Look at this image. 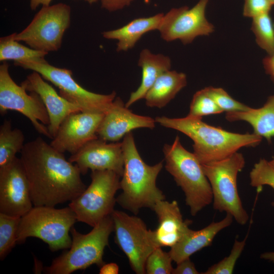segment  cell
Returning a JSON list of instances; mask_svg holds the SVG:
<instances>
[{"instance_id":"19","label":"cell","mask_w":274,"mask_h":274,"mask_svg":"<svg viewBox=\"0 0 274 274\" xmlns=\"http://www.w3.org/2000/svg\"><path fill=\"white\" fill-rule=\"evenodd\" d=\"M156 213L159 224L154 230H150L151 240L157 247H172L179 243L189 231L192 221L185 220L176 200L157 201L153 210Z\"/></svg>"},{"instance_id":"18","label":"cell","mask_w":274,"mask_h":274,"mask_svg":"<svg viewBox=\"0 0 274 274\" xmlns=\"http://www.w3.org/2000/svg\"><path fill=\"white\" fill-rule=\"evenodd\" d=\"M27 91L37 93L42 99L49 115L50 124L47 126L52 139L64 119L69 115L82 112L81 108L58 94L36 72L28 75L21 84Z\"/></svg>"},{"instance_id":"22","label":"cell","mask_w":274,"mask_h":274,"mask_svg":"<svg viewBox=\"0 0 274 274\" xmlns=\"http://www.w3.org/2000/svg\"><path fill=\"white\" fill-rule=\"evenodd\" d=\"M163 15L158 13L135 18L119 28L102 32V36L108 40L118 41L117 52L127 51L133 48L145 33L158 30Z\"/></svg>"},{"instance_id":"9","label":"cell","mask_w":274,"mask_h":274,"mask_svg":"<svg viewBox=\"0 0 274 274\" xmlns=\"http://www.w3.org/2000/svg\"><path fill=\"white\" fill-rule=\"evenodd\" d=\"M15 65L38 73L59 89V94L81 108L82 112L106 113L116 97V92L101 94L89 91L73 78L72 71L49 64L46 60L14 62Z\"/></svg>"},{"instance_id":"23","label":"cell","mask_w":274,"mask_h":274,"mask_svg":"<svg viewBox=\"0 0 274 274\" xmlns=\"http://www.w3.org/2000/svg\"><path fill=\"white\" fill-rule=\"evenodd\" d=\"M225 118L230 122L244 121L253 127L254 133L268 142L274 137V94L268 97L263 107L247 111L228 112Z\"/></svg>"},{"instance_id":"42","label":"cell","mask_w":274,"mask_h":274,"mask_svg":"<svg viewBox=\"0 0 274 274\" xmlns=\"http://www.w3.org/2000/svg\"><path fill=\"white\" fill-rule=\"evenodd\" d=\"M269 162L274 167V157H273L271 160L269 161Z\"/></svg>"},{"instance_id":"34","label":"cell","mask_w":274,"mask_h":274,"mask_svg":"<svg viewBox=\"0 0 274 274\" xmlns=\"http://www.w3.org/2000/svg\"><path fill=\"white\" fill-rule=\"evenodd\" d=\"M244 2L243 15L252 18L269 13L274 5L269 0H244Z\"/></svg>"},{"instance_id":"11","label":"cell","mask_w":274,"mask_h":274,"mask_svg":"<svg viewBox=\"0 0 274 274\" xmlns=\"http://www.w3.org/2000/svg\"><path fill=\"white\" fill-rule=\"evenodd\" d=\"M17 85L9 72V64L4 61L0 65V113L16 111L28 118L40 133L52 140L48 127L50 119L47 110L40 96L35 92L27 93Z\"/></svg>"},{"instance_id":"3","label":"cell","mask_w":274,"mask_h":274,"mask_svg":"<svg viewBox=\"0 0 274 274\" xmlns=\"http://www.w3.org/2000/svg\"><path fill=\"white\" fill-rule=\"evenodd\" d=\"M121 143L124 157L120 180L122 192L116 197V202L135 215L143 208L153 210L157 201L165 198L156 184L163 162L154 165L146 164L137 150L131 132L124 136Z\"/></svg>"},{"instance_id":"13","label":"cell","mask_w":274,"mask_h":274,"mask_svg":"<svg viewBox=\"0 0 274 274\" xmlns=\"http://www.w3.org/2000/svg\"><path fill=\"white\" fill-rule=\"evenodd\" d=\"M209 0H199L192 8H173L164 14L158 30L166 42L180 40L183 44L192 43L197 37L209 36L214 26L206 18Z\"/></svg>"},{"instance_id":"31","label":"cell","mask_w":274,"mask_h":274,"mask_svg":"<svg viewBox=\"0 0 274 274\" xmlns=\"http://www.w3.org/2000/svg\"><path fill=\"white\" fill-rule=\"evenodd\" d=\"M245 238L241 241L236 238L234 240L230 253L218 263L210 267L203 274H231L233 271L236 262L241 256L247 239Z\"/></svg>"},{"instance_id":"15","label":"cell","mask_w":274,"mask_h":274,"mask_svg":"<svg viewBox=\"0 0 274 274\" xmlns=\"http://www.w3.org/2000/svg\"><path fill=\"white\" fill-rule=\"evenodd\" d=\"M104 113L77 112L67 116L50 144L54 149L71 155L89 141L97 139V131Z\"/></svg>"},{"instance_id":"12","label":"cell","mask_w":274,"mask_h":274,"mask_svg":"<svg viewBox=\"0 0 274 274\" xmlns=\"http://www.w3.org/2000/svg\"><path fill=\"white\" fill-rule=\"evenodd\" d=\"M115 242L127 256L132 269L137 274L146 273L147 258L156 248L150 229L140 218L118 210L111 214Z\"/></svg>"},{"instance_id":"6","label":"cell","mask_w":274,"mask_h":274,"mask_svg":"<svg viewBox=\"0 0 274 274\" xmlns=\"http://www.w3.org/2000/svg\"><path fill=\"white\" fill-rule=\"evenodd\" d=\"M77 221L76 215L68 206H34L21 217L17 244H23L27 238H38L48 245L52 252L68 249L72 239L70 232Z\"/></svg>"},{"instance_id":"24","label":"cell","mask_w":274,"mask_h":274,"mask_svg":"<svg viewBox=\"0 0 274 274\" xmlns=\"http://www.w3.org/2000/svg\"><path fill=\"white\" fill-rule=\"evenodd\" d=\"M187 85L186 75L168 70L161 74L146 94L144 98L149 107L162 108Z\"/></svg>"},{"instance_id":"27","label":"cell","mask_w":274,"mask_h":274,"mask_svg":"<svg viewBox=\"0 0 274 274\" xmlns=\"http://www.w3.org/2000/svg\"><path fill=\"white\" fill-rule=\"evenodd\" d=\"M21 217L0 213V260H4L17 244Z\"/></svg>"},{"instance_id":"37","label":"cell","mask_w":274,"mask_h":274,"mask_svg":"<svg viewBox=\"0 0 274 274\" xmlns=\"http://www.w3.org/2000/svg\"><path fill=\"white\" fill-rule=\"evenodd\" d=\"M263 64L266 73L270 76L274 82V52L263 59Z\"/></svg>"},{"instance_id":"43","label":"cell","mask_w":274,"mask_h":274,"mask_svg":"<svg viewBox=\"0 0 274 274\" xmlns=\"http://www.w3.org/2000/svg\"><path fill=\"white\" fill-rule=\"evenodd\" d=\"M274 5V0H269Z\"/></svg>"},{"instance_id":"39","label":"cell","mask_w":274,"mask_h":274,"mask_svg":"<svg viewBox=\"0 0 274 274\" xmlns=\"http://www.w3.org/2000/svg\"><path fill=\"white\" fill-rule=\"evenodd\" d=\"M52 0H30V8L35 10L40 5L43 7L50 6Z\"/></svg>"},{"instance_id":"41","label":"cell","mask_w":274,"mask_h":274,"mask_svg":"<svg viewBox=\"0 0 274 274\" xmlns=\"http://www.w3.org/2000/svg\"><path fill=\"white\" fill-rule=\"evenodd\" d=\"M85 2L88 3L89 4H92L97 2V0H84Z\"/></svg>"},{"instance_id":"30","label":"cell","mask_w":274,"mask_h":274,"mask_svg":"<svg viewBox=\"0 0 274 274\" xmlns=\"http://www.w3.org/2000/svg\"><path fill=\"white\" fill-rule=\"evenodd\" d=\"M173 259L169 253L163 251L161 247L156 248L147 259L145 265L146 273L170 274L174 268Z\"/></svg>"},{"instance_id":"20","label":"cell","mask_w":274,"mask_h":274,"mask_svg":"<svg viewBox=\"0 0 274 274\" xmlns=\"http://www.w3.org/2000/svg\"><path fill=\"white\" fill-rule=\"evenodd\" d=\"M233 217L226 214V216L218 222H213L199 230L190 229L184 237L170 248L168 252L172 259L176 263L190 258L195 253L211 245L215 236L222 229L229 226Z\"/></svg>"},{"instance_id":"26","label":"cell","mask_w":274,"mask_h":274,"mask_svg":"<svg viewBox=\"0 0 274 274\" xmlns=\"http://www.w3.org/2000/svg\"><path fill=\"white\" fill-rule=\"evenodd\" d=\"M24 135L18 128L13 129L11 121L6 119L0 127V167L11 162L20 152L24 144Z\"/></svg>"},{"instance_id":"8","label":"cell","mask_w":274,"mask_h":274,"mask_svg":"<svg viewBox=\"0 0 274 274\" xmlns=\"http://www.w3.org/2000/svg\"><path fill=\"white\" fill-rule=\"evenodd\" d=\"M91 182L84 192L70 201L68 206L77 221L94 227L111 215L116 202L115 194L120 189V177L110 170H91Z\"/></svg>"},{"instance_id":"28","label":"cell","mask_w":274,"mask_h":274,"mask_svg":"<svg viewBox=\"0 0 274 274\" xmlns=\"http://www.w3.org/2000/svg\"><path fill=\"white\" fill-rule=\"evenodd\" d=\"M251 29L257 44L270 55L274 52V26L269 13L252 18Z\"/></svg>"},{"instance_id":"32","label":"cell","mask_w":274,"mask_h":274,"mask_svg":"<svg viewBox=\"0 0 274 274\" xmlns=\"http://www.w3.org/2000/svg\"><path fill=\"white\" fill-rule=\"evenodd\" d=\"M250 185L258 189L267 185L274 190V167L269 161L260 159L250 173Z\"/></svg>"},{"instance_id":"33","label":"cell","mask_w":274,"mask_h":274,"mask_svg":"<svg viewBox=\"0 0 274 274\" xmlns=\"http://www.w3.org/2000/svg\"><path fill=\"white\" fill-rule=\"evenodd\" d=\"M204 89L223 112L244 111L251 108L233 99L223 88L210 86Z\"/></svg>"},{"instance_id":"36","label":"cell","mask_w":274,"mask_h":274,"mask_svg":"<svg viewBox=\"0 0 274 274\" xmlns=\"http://www.w3.org/2000/svg\"><path fill=\"white\" fill-rule=\"evenodd\" d=\"M101 7L110 12L121 10L134 0H100Z\"/></svg>"},{"instance_id":"38","label":"cell","mask_w":274,"mask_h":274,"mask_svg":"<svg viewBox=\"0 0 274 274\" xmlns=\"http://www.w3.org/2000/svg\"><path fill=\"white\" fill-rule=\"evenodd\" d=\"M100 268V274H117L119 272V266L115 263H105Z\"/></svg>"},{"instance_id":"10","label":"cell","mask_w":274,"mask_h":274,"mask_svg":"<svg viewBox=\"0 0 274 274\" xmlns=\"http://www.w3.org/2000/svg\"><path fill=\"white\" fill-rule=\"evenodd\" d=\"M71 9L64 3L42 7L30 23L15 39L30 48L46 52L61 47L63 37L71 23Z\"/></svg>"},{"instance_id":"29","label":"cell","mask_w":274,"mask_h":274,"mask_svg":"<svg viewBox=\"0 0 274 274\" xmlns=\"http://www.w3.org/2000/svg\"><path fill=\"white\" fill-rule=\"evenodd\" d=\"M222 112L223 111L210 97L203 88L194 94L187 116L202 118L204 116L218 114Z\"/></svg>"},{"instance_id":"14","label":"cell","mask_w":274,"mask_h":274,"mask_svg":"<svg viewBox=\"0 0 274 274\" xmlns=\"http://www.w3.org/2000/svg\"><path fill=\"white\" fill-rule=\"evenodd\" d=\"M28 180L20 158L0 167V213L22 217L32 208Z\"/></svg>"},{"instance_id":"21","label":"cell","mask_w":274,"mask_h":274,"mask_svg":"<svg viewBox=\"0 0 274 274\" xmlns=\"http://www.w3.org/2000/svg\"><path fill=\"white\" fill-rule=\"evenodd\" d=\"M138 65L142 68V81L138 89L131 93L125 104L127 108L144 98L157 78L165 72L170 70L171 60L167 56L154 54L148 49H144L140 52Z\"/></svg>"},{"instance_id":"7","label":"cell","mask_w":274,"mask_h":274,"mask_svg":"<svg viewBox=\"0 0 274 274\" xmlns=\"http://www.w3.org/2000/svg\"><path fill=\"white\" fill-rule=\"evenodd\" d=\"M245 165L244 156L238 152L223 159L201 164L211 187L213 208L231 215L242 225L249 218L237 188V175Z\"/></svg>"},{"instance_id":"16","label":"cell","mask_w":274,"mask_h":274,"mask_svg":"<svg viewBox=\"0 0 274 274\" xmlns=\"http://www.w3.org/2000/svg\"><path fill=\"white\" fill-rule=\"evenodd\" d=\"M68 161L75 163L82 175H85L89 169L110 170L122 177L124 170L122 143H108L98 138L71 155Z\"/></svg>"},{"instance_id":"17","label":"cell","mask_w":274,"mask_h":274,"mask_svg":"<svg viewBox=\"0 0 274 274\" xmlns=\"http://www.w3.org/2000/svg\"><path fill=\"white\" fill-rule=\"evenodd\" d=\"M128 108L120 97H116L99 125L98 138L107 142H118L134 129L155 127V119L135 114Z\"/></svg>"},{"instance_id":"1","label":"cell","mask_w":274,"mask_h":274,"mask_svg":"<svg viewBox=\"0 0 274 274\" xmlns=\"http://www.w3.org/2000/svg\"><path fill=\"white\" fill-rule=\"evenodd\" d=\"M20 153L33 206L55 207L73 200L86 189L77 165L41 137L24 144Z\"/></svg>"},{"instance_id":"35","label":"cell","mask_w":274,"mask_h":274,"mask_svg":"<svg viewBox=\"0 0 274 274\" xmlns=\"http://www.w3.org/2000/svg\"><path fill=\"white\" fill-rule=\"evenodd\" d=\"M176 268H174L172 274H199L194 264L190 260V258L185 259L177 263Z\"/></svg>"},{"instance_id":"40","label":"cell","mask_w":274,"mask_h":274,"mask_svg":"<svg viewBox=\"0 0 274 274\" xmlns=\"http://www.w3.org/2000/svg\"><path fill=\"white\" fill-rule=\"evenodd\" d=\"M261 259L274 263V252H266L261 254Z\"/></svg>"},{"instance_id":"4","label":"cell","mask_w":274,"mask_h":274,"mask_svg":"<svg viewBox=\"0 0 274 274\" xmlns=\"http://www.w3.org/2000/svg\"><path fill=\"white\" fill-rule=\"evenodd\" d=\"M163 152L166 170L184 193L186 204L192 216L213 202L210 182L201 164L193 153L187 150L177 135L174 143L165 144Z\"/></svg>"},{"instance_id":"2","label":"cell","mask_w":274,"mask_h":274,"mask_svg":"<svg viewBox=\"0 0 274 274\" xmlns=\"http://www.w3.org/2000/svg\"><path fill=\"white\" fill-rule=\"evenodd\" d=\"M155 120L160 125L190 138L193 142V153L201 164L226 158L242 147H255L262 139L254 133H234L210 125L201 118L158 116Z\"/></svg>"},{"instance_id":"25","label":"cell","mask_w":274,"mask_h":274,"mask_svg":"<svg viewBox=\"0 0 274 274\" xmlns=\"http://www.w3.org/2000/svg\"><path fill=\"white\" fill-rule=\"evenodd\" d=\"M15 33L0 38V61L13 60L14 62L41 61L48 52L27 47L15 40Z\"/></svg>"},{"instance_id":"5","label":"cell","mask_w":274,"mask_h":274,"mask_svg":"<svg viewBox=\"0 0 274 274\" xmlns=\"http://www.w3.org/2000/svg\"><path fill=\"white\" fill-rule=\"evenodd\" d=\"M114 231L111 215L104 218L87 234L79 232L74 226L71 229L72 245L44 268L49 274H70L77 270L86 269L95 264L101 267L105 263L103 255L105 247L109 245V238Z\"/></svg>"}]
</instances>
